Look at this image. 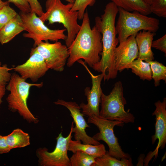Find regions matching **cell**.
I'll use <instances>...</instances> for the list:
<instances>
[{"label": "cell", "instance_id": "19", "mask_svg": "<svg viewBox=\"0 0 166 166\" xmlns=\"http://www.w3.org/2000/svg\"><path fill=\"white\" fill-rule=\"evenodd\" d=\"M118 7L129 12L137 11L145 15L152 13L150 5L143 0H111Z\"/></svg>", "mask_w": 166, "mask_h": 166}, {"label": "cell", "instance_id": "23", "mask_svg": "<svg viewBox=\"0 0 166 166\" xmlns=\"http://www.w3.org/2000/svg\"><path fill=\"white\" fill-rule=\"evenodd\" d=\"M95 157L82 151H77L69 158L70 166H93Z\"/></svg>", "mask_w": 166, "mask_h": 166}, {"label": "cell", "instance_id": "32", "mask_svg": "<svg viewBox=\"0 0 166 166\" xmlns=\"http://www.w3.org/2000/svg\"><path fill=\"white\" fill-rule=\"evenodd\" d=\"M10 150L6 142V136L0 135V154L8 153Z\"/></svg>", "mask_w": 166, "mask_h": 166}, {"label": "cell", "instance_id": "37", "mask_svg": "<svg viewBox=\"0 0 166 166\" xmlns=\"http://www.w3.org/2000/svg\"><path fill=\"white\" fill-rule=\"evenodd\" d=\"M1 65H2L1 62H0V66Z\"/></svg>", "mask_w": 166, "mask_h": 166}, {"label": "cell", "instance_id": "33", "mask_svg": "<svg viewBox=\"0 0 166 166\" xmlns=\"http://www.w3.org/2000/svg\"><path fill=\"white\" fill-rule=\"evenodd\" d=\"M6 85L0 83V105L2 103V99L5 94Z\"/></svg>", "mask_w": 166, "mask_h": 166}, {"label": "cell", "instance_id": "25", "mask_svg": "<svg viewBox=\"0 0 166 166\" xmlns=\"http://www.w3.org/2000/svg\"><path fill=\"white\" fill-rule=\"evenodd\" d=\"M96 0H75L70 11H77L78 19L82 20L87 7L93 6Z\"/></svg>", "mask_w": 166, "mask_h": 166}, {"label": "cell", "instance_id": "16", "mask_svg": "<svg viewBox=\"0 0 166 166\" xmlns=\"http://www.w3.org/2000/svg\"><path fill=\"white\" fill-rule=\"evenodd\" d=\"M155 32L143 30L138 32L135 37L138 49L137 58L149 62L153 61L154 57L152 50V45Z\"/></svg>", "mask_w": 166, "mask_h": 166}, {"label": "cell", "instance_id": "30", "mask_svg": "<svg viewBox=\"0 0 166 166\" xmlns=\"http://www.w3.org/2000/svg\"><path fill=\"white\" fill-rule=\"evenodd\" d=\"M152 47L166 53V34L159 39L153 41Z\"/></svg>", "mask_w": 166, "mask_h": 166}, {"label": "cell", "instance_id": "26", "mask_svg": "<svg viewBox=\"0 0 166 166\" xmlns=\"http://www.w3.org/2000/svg\"><path fill=\"white\" fill-rule=\"evenodd\" d=\"M9 5L0 9V30L18 14Z\"/></svg>", "mask_w": 166, "mask_h": 166}, {"label": "cell", "instance_id": "14", "mask_svg": "<svg viewBox=\"0 0 166 166\" xmlns=\"http://www.w3.org/2000/svg\"><path fill=\"white\" fill-rule=\"evenodd\" d=\"M154 105L156 109L152 116L156 117L155 131V134L152 136V144H154L156 140L158 142L155 150L145 159L146 164L154 156H157L159 149H164L166 144V98L164 97L162 102L158 101Z\"/></svg>", "mask_w": 166, "mask_h": 166}, {"label": "cell", "instance_id": "2", "mask_svg": "<svg viewBox=\"0 0 166 166\" xmlns=\"http://www.w3.org/2000/svg\"><path fill=\"white\" fill-rule=\"evenodd\" d=\"M82 23L74 40L68 48L67 66L70 67L80 59L92 67L100 60L102 50V35L95 25L91 28L89 14L85 12Z\"/></svg>", "mask_w": 166, "mask_h": 166}, {"label": "cell", "instance_id": "34", "mask_svg": "<svg viewBox=\"0 0 166 166\" xmlns=\"http://www.w3.org/2000/svg\"><path fill=\"white\" fill-rule=\"evenodd\" d=\"M9 4V3L8 1L4 2L2 0H0V9L3 6Z\"/></svg>", "mask_w": 166, "mask_h": 166}, {"label": "cell", "instance_id": "35", "mask_svg": "<svg viewBox=\"0 0 166 166\" xmlns=\"http://www.w3.org/2000/svg\"><path fill=\"white\" fill-rule=\"evenodd\" d=\"M147 4L150 5L151 4L152 0H143Z\"/></svg>", "mask_w": 166, "mask_h": 166}, {"label": "cell", "instance_id": "9", "mask_svg": "<svg viewBox=\"0 0 166 166\" xmlns=\"http://www.w3.org/2000/svg\"><path fill=\"white\" fill-rule=\"evenodd\" d=\"M73 122L72 123L69 134L64 137L61 132L56 138L57 144L54 150L49 152L46 148H39L36 151L39 164L41 166H70L67 151L72 139Z\"/></svg>", "mask_w": 166, "mask_h": 166}, {"label": "cell", "instance_id": "27", "mask_svg": "<svg viewBox=\"0 0 166 166\" xmlns=\"http://www.w3.org/2000/svg\"><path fill=\"white\" fill-rule=\"evenodd\" d=\"M150 8L152 13L159 17H166V0H152Z\"/></svg>", "mask_w": 166, "mask_h": 166}, {"label": "cell", "instance_id": "29", "mask_svg": "<svg viewBox=\"0 0 166 166\" xmlns=\"http://www.w3.org/2000/svg\"><path fill=\"white\" fill-rule=\"evenodd\" d=\"M9 3L14 4L21 12L27 13L30 12V8L28 0H8Z\"/></svg>", "mask_w": 166, "mask_h": 166}, {"label": "cell", "instance_id": "18", "mask_svg": "<svg viewBox=\"0 0 166 166\" xmlns=\"http://www.w3.org/2000/svg\"><path fill=\"white\" fill-rule=\"evenodd\" d=\"M68 151L73 153L80 151L96 158L101 156L106 152L105 146L102 144L97 145L82 144L80 140H73L72 139L69 141Z\"/></svg>", "mask_w": 166, "mask_h": 166}, {"label": "cell", "instance_id": "3", "mask_svg": "<svg viewBox=\"0 0 166 166\" xmlns=\"http://www.w3.org/2000/svg\"><path fill=\"white\" fill-rule=\"evenodd\" d=\"M73 4L70 3L64 4L61 0H47L45 3L46 12L39 17L44 22L48 21L49 24L57 22L63 25L67 32L65 41L68 48L81 28L77 22L78 12L70 11Z\"/></svg>", "mask_w": 166, "mask_h": 166}, {"label": "cell", "instance_id": "28", "mask_svg": "<svg viewBox=\"0 0 166 166\" xmlns=\"http://www.w3.org/2000/svg\"><path fill=\"white\" fill-rule=\"evenodd\" d=\"M13 68H9L6 64L0 66V83L6 85L10 81L11 73L9 71Z\"/></svg>", "mask_w": 166, "mask_h": 166}, {"label": "cell", "instance_id": "1", "mask_svg": "<svg viewBox=\"0 0 166 166\" xmlns=\"http://www.w3.org/2000/svg\"><path fill=\"white\" fill-rule=\"evenodd\" d=\"M118 11V7L113 2H109L105 6L103 14L95 19V25L102 35V50L100 61L92 68L101 73L104 81L116 78L118 73L114 66V52L119 43L115 30Z\"/></svg>", "mask_w": 166, "mask_h": 166}, {"label": "cell", "instance_id": "15", "mask_svg": "<svg viewBox=\"0 0 166 166\" xmlns=\"http://www.w3.org/2000/svg\"><path fill=\"white\" fill-rule=\"evenodd\" d=\"M136 34L128 37L119 42L114 52V66L117 71L121 72L125 69L128 64L138 57V49L136 41Z\"/></svg>", "mask_w": 166, "mask_h": 166}, {"label": "cell", "instance_id": "4", "mask_svg": "<svg viewBox=\"0 0 166 166\" xmlns=\"http://www.w3.org/2000/svg\"><path fill=\"white\" fill-rule=\"evenodd\" d=\"M26 81L16 73L11 74L6 87V89L10 92L6 99L8 108L13 112L18 113L29 123H38L39 120L29 109L27 101L31 87L40 88L43 86V83H30Z\"/></svg>", "mask_w": 166, "mask_h": 166}, {"label": "cell", "instance_id": "31", "mask_svg": "<svg viewBox=\"0 0 166 166\" xmlns=\"http://www.w3.org/2000/svg\"><path fill=\"white\" fill-rule=\"evenodd\" d=\"M30 8V12L35 13L38 17L44 13L42 8L38 0H28Z\"/></svg>", "mask_w": 166, "mask_h": 166}, {"label": "cell", "instance_id": "24", "mask_svg": "<svg viewBox=\"0 0 166 166\" xmlns=\"http://www.w3.org/2000/svg\"><path fill=\"white\" fill-rule=\"evenodd\" d=\"M150 65L152 72V78L154 81V85H160L161 80L166 82V67L162 64L156 61L148 62Z\"/></svg>", "mask_w": 166, "mask_h": 166}, {"label": "cell", "instance_id": "12", "mask_svg": "<svg viewBox=\"0 0 166 166\" xmlns=\"http://www.w3.org/2000/svg\"><path fill=\"white\" fill-rule=\"evenodd\" d=\"M54 103L65 107L70 111V115L75 124L73 129L75 140L81 141L84 144L97 145L101 144L86 133V129L90 126L85 120L84 115L81 112L80 105L75 102L67 101L61 99H58Z\"/></svg>", "mask_w": 166, "mask_h": 166}, {"label": "cell", "instance_id": "22", "mask_svg": "<svg viewBox=\"0 0 166 166\" xmlns=\"http://www.w3.org/2000/svg\"><path fill=\"white\" fill-rule=\"evenodd\" d=\"M132 160L130 157L128 159L119 160L109 154L108 151L101 156L95 158V162L93 166H132Z\"/></svg>", "mask_w": 166, "mask_h": 166}, {"label": "cell", "instance_id": "6", "mask_svg": "<svg viewBox=\"0 0 166 166\" xmlns=\"http://www.w3.org/2000/svg\"><path fill=\"white\" fill-rule=\"evenodd\" d=\"M124 96L123 88L121 82L118 81L109 94L102 93L101 100V117L111 121H116L124 123H134L135 118L129 111H125L124 106L126 104Z\"/></svg>", "mask_w": 166, "mask_h": 166}, {"label": "cell", "instance_id": "7", "mask_svg": "<svg viewBox=\"0 0 166 166\" xmlns=\"http://www.w3.org/2000/svg\"><path fill=\"white\" fill-rule=\"evenodd\" d=\"M23 22L25 31L24 37L32 39L34 47L36 46L43 41L56 42L60 40H65L67 36L64 34L66 29L52 30L45 26L39 17L34 13L19 14Z\"/></svg>", "mask_w": 166, "mask_h": 166}, {"label": "cell", "instance_id": "36", "mask_svg": "<svg viewBox=\"0 0 166 166\" xmlns=\"http://www.w3.org/2000/svg\"><path fill=\"white\" fill-rule=\"evenodd\" d=\"M75 0H65L66 1L70 3H73Z\"/></svg>", "mask_w": 166, "mask_h": 166}, {"label": "cell", "instance_id": "10", "mask_svg": "<svg viewBox=\"0 0 166 166\" xmlns=\"http://www.w3.org/2000/svg\"><path fill=\"white\" fill-rule=\"evenodd\" d=\"M34 48L43 57L49 69L60 72L63 71L69 56L66 45L58 41L53 43L42 41Z\"/></svg>", "mask_w": 166, "mask_h": 166}, {"label": "cell", "instance_id": "11", "mask_svg": "<svg viewBox=\"0 0 166 166\" xmlns=\"http://www.w3.org/2000/svg\"><path fill=\"white\" fill-rule=\"evenodd\" d=\"M83 65L89 74L92 79V86L85 88V94L87 97V103L82 102L80 104L82 113L85 115L89 117L92 115L99 116V106L101 96L103 93L101 87V83L103 78L102 74L95 75L88 69L85 63L81 59L77 61Z\"/></svg>", "mask_w": 166, "mask_h": 166}, {"label": "cell", "instance_id": "8", "mask_svg": "<svg viewBox=\"0 0 166 166\" xmlns=\"http://www.w3.org/2000/svg\"><path fill=\"white\" fill-rule=\"evenodd\" d=\"M88 123L94 124L99 130L92 137L96 140L104 141L109 147V152L111 156L119 160L128 159L130 155L125 153L120 145L118 139L116 136L113 129L116 126H122L124 123L117 121H111L103 118L100 116L92 115L89 117Z\"/></svg>", "mask_w": 166, "mask_h": 166}, {"label": "cell", "instance_id": "20", "mask_svg": "<svg viewBox=\"0 0 166 166\" xmlns=\"http://www.w3.org/2000/svg\"><path fill=\"white\" fill-rule=\"evenodd\" d=\"M6 141L11 150L22 148L30 145V136L28 133L20 128H16L6 136Z\"/></svg>", "mask_w": 166, "mask_h": 166}, {"label": "cell", "instance_id": "17", "mask_svg": "<svg viewBox=\"0 0 166 166\" xmlns=\"http://www.w3.org/2000/svg\"><path fill=\"white\" fill-rule=\"evenodd\" d=\"M24 31L22 20L18 14L0 30V43L3 45L9 42Z\"/></svg>", "mask_w": 166, "mask_h": 166}, {"label": "cell", "instance_id": "13", "mask_svg": "<svg viewBox=\"0 0 166 166\" xmlns=\"http://www.w3.org/2000/svg\"><path fill=\"white\" fill-rule=\"evenodd\" d=\"M49 69L43 57L34 48L31 49L30 57L25 63L13 68L25 80L29 79L34 82L43 76Z\"/></svg>", "mask_w": 166, "mask_h": 166}, {"label": "cell", "instance_id": "5", "mask_svg": "<svg viewBox=\"0 0 166 166\" xmlns=\"http://www.w3.org/2000/svg\"><path fill=\"white\" fill-rule=\"evenodd\" d=\"M119 16L115 25L119 43L140 31L156 32L159 28L158 19L142 14L137 11L130 12L118 7Z\"/></svg>", "mask_w": 166, "mask_h": 166}, {"label": "cell", "instance_id": "21", "mask_svg": "<svg viewBox=\"0 0 166 166\" xmlns=\"http://www.w3.org/2000/svg\"><path fill=\"white\" fill-rule=\"evenodd\" d=\"M131 69L132 72L139 76L140 79L150 81L152 79V72L149 63L144 62L140 58L135 60L125 68V69Z\"/></svg>", "mask_w": 166, "mask_h": 166}]
</instances>
